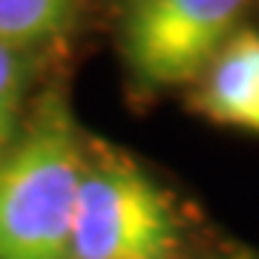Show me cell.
<instances>
[{"label": "cell", "mask_w": 259, "mask_h": 259, "mask_svg": "<svg viewBox=\"0 0 259 259\" xmlns=\"http://www.w3.org/2000/svg\"><path fill=\"white\" fill-rule=\"evenodd\" d=\"M83 170L69 115L49 101L0 161V259H72Z\"/></svg>", "instance_id": "cell-1"}, {"label": "cell", "mask_w": 259, "mask_h": 259, "mask_svg": "<svg viewBox=\"0 0 259 259\" xmlns=\"http://www.w3.org/2000/svg\"><path fill=\"white\" fill-rule=\"evenodd\" d=\"M173 253L176 219L153 179L112 156L83 170L72 259H173Z\"/></svg>", "instance_id": "cell-2"}, {"label": "cell", "mask_w": 259, "mask_h": 259, "mask_svg": "<svg viewBox=\"0 0 259 259\" xmlns=\"http://www.w3.org/2000/svg\"><path fill=\"white\" fill-rule=\"evenodd\" d=\"M248 0H139L127 20L130 66L147 83H185L233 37Z\"/></svg>", "instance_id": "cell-3"}, {"label": "cell", "mask_w": 259, "mask_h": 259, "mask_svg": "<svg viewBox=\"0 0 259 259\" xmlns=\"http://www.w3.org/2000/svg\"><path fill=\"white\" fill-rule=\"evenodd\" d=\"M193 104L216 124L259 136V32H236L225 44L207 66Z\"/></svg>", "instance_id": "cell-4"}, {"label": "cell", "mask_w": 259, "mask_h": 259, "mask_svg": "<svg viewBox=\"0 0 259 259\" xmlns=\"http://www.w3.org/2000/svg\"><path fill=\"white\" fill-rule=\"evenodd\" d=\"M69 15L72 0H0V44L15 49L55 37Z\"/></svg>", "instance_id": "cell-5"}, {"label": "cell", "mask_w": 259, "mask_h": 259, "mask_svg": "<svg viewBox=\"0 0 259 259\" xmlns=\"http://www.w3.org/2000/svg\"><path fill=\"white\" fill-rule=\"evenodd\" d=\"M23 61L6 44H0V147L9 141L23 95Z\"/></svg>", "instance_id": "cell-6"}]
</instances>
